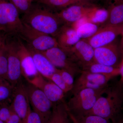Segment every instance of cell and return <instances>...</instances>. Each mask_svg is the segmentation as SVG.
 <instances>
[{"instance_id":"1","label":"cell","mask_w":123,"mask_h":123,"mask_svg":"<svg viewBox=\"0 0 123 123\" xmlns=\"http://www.w3.org/2000/svg\"><path fill=\"white\" fill-rule=\"evenodd\" d=\"M106 96L99 97L94 106L86 115H94L117 123L122 118L120 115L123 103V92L118 84L108 87Z\"/></svg>"},{"instance_id":"2","label":"cell","mask_w":123,"mask_h":123,"mask_svg":"<svg viewBox=\"0 0 123 123\" xmlns=\"http://www.w3.org/2000/svg\"><path fill=\"white\" fill-rule=\"evenodd\" d=\"M22 20L33 29L54 37L64 25L56 14L48 9L33 6L24 14Z\"/></svg>"},{"instance_id":"3","label":"cell","mask_w":123,"mask_h":123,"mask_svg":"<svg viewBox=\"0 0 123 123\" xmlns=\"http://www.w3.org/2000/svg\"><path fill=\"white\" fill-rule=\"evenodd\" d=\"M108 87L100 89L85 88L73 94L66 103L69 111L75 116L86 115L99 97L105 93Z\"/></svg>"},{"instance_id":"4","label":"cell","mask_w":123,"mask_h":123,"mask_svg":"<svg viewBox=\"0 0 123 123\" xmlns=\"http://www.w3.org/2000/svg\"><path fill=\"white\" fill-rule=\"evenodd\" d=\"M24 27L20 13L10 0H0V33L18 36Z\"/></svg>"},{"instance_id":"5","label":"cell","mask_w":123,"mask_h":123,"mask_svg":"<svg viewBox=\"0 0 123 123\" xmlns=\"http://www.w3.org/2000/svg\"><path fill=\"white\" fill-rule=\"evenodd\" d=\"M23 24L22 31L18 36L25 41L27 46L40 52L59 47L54 37L36 30L25 23Z\"/></svg>"},{"instance_id":"6","label":"cell","mask_w":123,"mask_h":123,"mask_svg":"<svg viewBox=\"0 0 123 123\" xmlns=\"http://www.w3.org/2000/svg\"><path fill=\"white\" fill-rule=\"evenodd\" d=\"M25 86L33 111L39 115L43 123H46L50 116L54 104L43 92L36 86L29 82Z\"/></svg>"},{"instance_id":"7","label":"cell","mask_w":123,"mask_h":123,"mask_svg":"<svg viewBox=\"0 0 123 123\" xmlns=\"http://www.w3.org/2000/svg\"><path fill=\"white\" fill-rule=\"evenodd\" d=\"M56 68L64 69L74 76L80 74L81 68L66 52L59 47H55L43 52H40Z\"/></svg>"},{"instance_id":"8","label":"cell","mask_w":123,"mask_h":123,"mask_svg":"<svg viewBox=\"0 0 123 123\" xmlns=\"http://www.w3.org/2000/svg\"><path fill=\"white\" fill-rule=\"evenodd\" d=\"M5 43L8 56V80L15 87L22 81L23 76L15 40H8L6 37Z\"/></svg>"},{"instance_id":"9","label":"cell","mask_w":123,"mask_h":123,"mask_svg":"<svg viewBox=\"0 0 123 123\" xmlns=\"http://www.w3.org/2000/svg\"><path fill=\"white\" fill-rule=\"evenodd\" d=\"M80 75L74 82L73 94L85 88L100 89L108 86V83L113 77L82 70Z\"/></svg>"},{"instance_id":"10","label":"cell","mask_w":123,"mask_h":123,"mask_svg":"<svg viewBox=\"0 0 123 123\" xmlns=\"http://www.w3.org/2000/svg\"><path fill=\"white\" fill-rule=\"evenodd\" d=\"M64 51L82 69L94 62V49L85 39H81L74 46Z\"/></svg>"},{"instance_id":"11","label":"cell","mask_w":123,"mask_h":123,"mask_svg":"<svg viewBox=\"0 0 123 123\" xmlns=\"http://www.w3.org/2000/svg\"><path fill=\"white\" fill-rule=\"evenodd\" d=\"M30 104L25 85L22 81L14 87L11 105L22 123H25L27 116L31 111Z\"/></svg>"},{"instance_id":"12","label":"cell","mask_w":123,"mask_h":123,"mask_svg":"<svg viewBox=\"0 0 123 123\" xmlns=\"http://www.w3.org/2000/svg\"><path fill=\"white\" fill-rule=\"evenodd\" d=\"M16 47L20 58L23 76L27 81L39 75L30 52L26 44L19 37L15 40Z\"/></svg>"},{"instance_id":"13","label":"cell","mask_w":123,"mask_h":123,"mask_svg":"<svg viewBox=\"0 0 123 123\" xmlns=\"http://www.w3.org/2000/svg\"><path fill=\"white\" fill-rule=\"evenodd\" d=\"M121 55L122 56L119 46L114 41L94 49V61L108 66L119 67Z\"/></svg>"},{"instance_id":"14","label":"cell","mask_w":123,"mask_h":123,"mask_svg":"<svg viewBox=\"0 0 123 123\" xmlns=\"http://www.w3.org/2000/svg\"><path fill=\"white\" fill-rule=\"evenodd\" d=\"M123 30V25L101 27L94 35L85 39L93 48H98L114 42Z\"/></svg>"},{"instance_id":"15","label":"cell","mask_w":123,"mask_h":123,"mask_svg":"<svg viewBox=\"0 0 123 123\" xmlns=\"http://www.w3.org/2000/svg\"><path fill=\"white\" fill-rule=\"evenodd\" d=\"M27 82L42 90L53 104L64 101L65 93L63 91L40 74Z\"/></svg>"},{"instance_id":"16","label":"cell","mask_w":123,"mask_h":123,"mask_svg":"<svg viewBox=\"0 0 123 123\" xmlns=\"http://www.w3.org/2000/svg\"><path fill=\"white\" fill-rule=\"evenodd\" d=\"M95 6H96L73 5L63 9L56 14L64 24L71 25L87 16Z\"/></svg>"},{"instance_id":"17","label":"cell","mask_w":123,"mask_h":123,"mask_svg":"<svg viewBox=\"0 0 123 123\" xmlns=\"http://www.w3.org/2000/svg\"><path fill=\"white\" fill-rule=\"evenodd\" d=\"M26 45L33 57L36 68L40 75L48 79L57 71V68L42 52Z\"/></svg>"},{"instance_id":"18","label":"cell","mask_w":123,"mask_h":123,"mask_svg":"<svg viewBox=\"0 0 123 123\" xmlns=\"http://www.w3.org/2000/svg\"><path fill=\"white\" fill-rule=\"evenodd\" d=\"M59 47L64 50L70 48L79 42L81 39L76 30L69 25L64 24L55 37Z\"/></svg>"},{"instance_id":"19","label":"cell","mask_w":123,"mask_h":123,"mask_svg":"<svg viewBox=\"0 0 123 123\" xmlns=\"http://www.w3.org/2000/svg\"><path fill=\"white\" fill-rule=\"evenodd\" d=\"M108 17L102 26L123 25V0H116L108 7Z\"/></svg>"},{"instance_id":"20","label":"cell","mask_w":123,"mask_h":123,"mask_svg":"<svg viewBox=\"0 0 123 123\" xmlns=\"http://www.w3.org/2000/svg\"><path fill=\"white\" fill-rule=\"evenodd\" d=\"M53 104L50 116L46 123H70V116L65 102Z\"/></svg>"},{"instance_id":"21","label":"cell","mask_w":123,"mask_h":123,"mask_svg":"<svg viewBox=\"0 0 123 123\" xmlns=\"http://www.w3.org/2000/svg\"><path fill=\"white\" fill-rule=\"evenodd\" d=\"M82 70L111 76L113 77L120 75L119 67L108 66L94 62L86 66Z\"/></svg>"},{"instance_id":"22","label":"cell","mask_w":123,"mask_h":123,"mask_svg":"<svg viewBox=\"0 0 123 123\" xmlns=\"http://www.w3.org/2000/svg\"><path fill=\"white\" fill-rule=\"evenodd\" d=\"M39 3L51 8L62 9L75 5H80L88 6H95L82 0H38Z\"/></svg>"},{"instance_id":"23","label":"cell","mask_w":123,"mask_h":123,"mask_svg":"<svg viewBox=\"0 0 123 123\" xmlns=\"http://www.w3.org/2000/svg\"><path fill=\"white\" fill-rule=\"evenodd\" d=\"M14 89V86L8 80L0 77V105L11 103Z\"/></svg>"},{"instance_id":"24","label":"cell","mask_w":123,"mask_h":123,"mask_svg":"<svg viewBox=\"0 0 123 123\" xmlns=\"http://www.w3.org/2000/svg\"><path fill=\"white\" fill-rule=\"evenodd\" d=\"M107 9L100 8L96 6L86 16L88 22L98 25L105 22L108 17Z\"/></svg>"},{"instance_id":"25","label":"cell","mask_w":123,"mask_h":123,"mask_svg":"<svg viewBox=\"0 0 123 123\" xmlns=\"http://www.w3.org/2000/svg\"><path fill=\"white\" fill-rule=\"evenodd\" d=\"M69 113L70 120L73 123H114L109 120L96 115H86L75 116L69 111Z\"/></svg>"},{"instance_id":"26","label":"cell","mask_w":123,"mask_h":123,"mask_svg":"<svg viewBox=\"0 0 123 123\" xmlns=\"http://www.w3.org/2000/svg\"><path fill=\"white\" fill-rule=\"evenodd\" d=\"M99 28L97 24L87 22L78 27L77 33L81 39H86L94 35Z\"/></svg>"},{"instance_id":"27","label":"cell","mask_w":123,"mask_h":123,"mask_svg":"<svg viewBox=\"0 0 123 123\" xmlns=\"http://www.w3.org/2000/svg\"><path fill=\"white\" fill-rule=\"evenodd\" d=\"M8 56L5 41L0 48V77L8 80Z\"/></svg>"},{"instance_id":"28","label":"cell","mask_w":123,"mask_h":123,"mask_svg":"<svg viewBox=\"0 0 123 123\" xmlns=\"http://www.w3.org/2000/svg\"><path fill=\"white\" fill-rule=\"evenodd\" d=\"M19 13H26L33 7V0H10Z\"/></svg>"},{"instance_id":"29","label":"cell","mask_w":123,"mask_h":123,"mask_svg":"<svg viewBox=\"0 0 123 123\" xmlns=\"http://www.w3.org/2000/svg\"><path fill=\"white\" fill-rule=\"evenodd\" d=\"M47 79L53 82V83L62 90L65 93L72 90L64 81L61 75L57 72V70L55 73L49 77Z\"/></svg>"},{"instance_id":"30","label":"cell","mask_w":123,"mask_h":123,"mask_svg":"<svg viewBox=\"0 0 123 123\" xmlns=\"http://www.w3.org/2000/svg\"><path fill=\"white\" fill-rule=\"evenodd\" d=\"M13 111L11 104L5 103L0 105V120L6 123Z\"/></svg>"},{"instance_id":"31","label":"cell","mask_w":123,"mask_h":123,"mask_svg":"<svg viewBox=\"0 0 123 123\" xmlns=\"http://www.w3.org/2000/svg\"><path fill=\"white\" fill-rule=\"evenodd\" d=\"M57 72L61 75L66 85L72 90L75 82L74 76L70 73L64 69H57Z\"/></svg>"},{"instance_id":"32","label":"cell","mask_w":123,"mask_h":123,"mask_svg":"<svg viewBox=\"0 0 123 123\" xmlns=\"http://www.w3.org/2000/svg\"><path fill=\"white\" fill-rule=\"evenodd\" d=\"M25 123H43L42 119L37 113L31 111L27 117Z\"/></svg>"},{"instance_id":"33","label":"cell","mask_w":123,"mask_h":123,"mask_svg":"<svg viewBox=\"0 0 123 123\" xmlns=\"http://www.w3.org/2000/svg\"><path fill=\"white\" fill-rule=\"evenodd\" d=\"M6 123H22L21 119L14 111Z\"/></svg>"},{"instance_id":"34","label":"cell","mask_w":123,"mask_h":123,"mask_svg":"<svg viewBox=\"0 0 123 123\" xmlns=\"http://www.w3.org/2000/svg\"><path fill=\"white\" fill-rule=\"evenodd\" d=\"M119 75L121 76V78L118 84L123 92V59L121 60V62L119 65Z\"/></svg>"},{"instance_id":"35","label":"cell","mask_w":123,"mask_h":123,"mask_svg":"<svg viewBox=\"0 0 123 123\" xmlns=\"http://www.w3.org/2000/svg\"><path fill=\"white\" fill-rule=\"evenodd\" d=\"M122 35L121 42H120V51L122 55V59H123V30L121 34Z\"/></svg>"},{"instance_id":"36","label":"cell","mask_w":123,"mask_h":123,"mask_svg":"<svg viewBox=\"0 0 123 123\" xmlns=\"http://www.w3.org/2000/svg\"><path fill=\"white\" fill-rule=\"evenodd\" d=\"M6 36L0 33V48L4 43Z\"/></svg>"},{"instance_id":"37","label":"cell","mask_w":123,"mask_h":123,"mask_svg":"<svg viewBox=\"0 0 123 123\" xmlns=\"http://www.w3.org/2000/svg\"><path fill=\"white\" fill-rule=\"evenodd\" d=\"M82 0L91 4L95 5L94 4V2H96L98 0Z\"/></svg>"},{"instance_id":"38","label":"cell","mask_w":123,"mask_h":123,"mask_svg":"<svg viewBox=\"0 0 123 123\" xmlns=\"http://www.w3.org/2000/svg\"><path fill=\"white\" fill-rule=\"evenodd\" d=\"M118 123H123V118H122L119 121Z\"/></svg>"},{"instance_id":"39","label":"cell","mask_w":123,"mask_h":123,"mask_svg":"<svg viewBox=\"0 0 123 123\" xmlns=\"http://www.w3.org/2000/svg\"><path fill=\"white\" fill-rule=\"evenodd\" d=\"M0 123H5L4 122H3V121H1V120H0Z\"/></svg>"},{"instance_id":"40","label":"cell","mask_w":123,"mask_h":123,"mask_svg":"<svg viewBox=\"0 0 123 123\" xmlns=\"http://www.w3.org/2000/svg\"><path fill=\"white\" fill-rule=\"evenodd\" d=\"M112 1H114L116 0H112Z\"/></svg>"}]
</instances>
